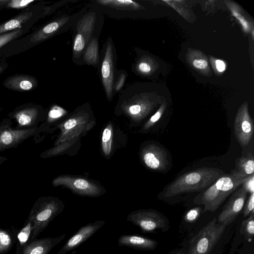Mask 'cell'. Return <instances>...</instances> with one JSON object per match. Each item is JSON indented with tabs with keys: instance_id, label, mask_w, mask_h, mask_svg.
<instances>
[{
	"instance_id": "obj_1",
	"label": "cell",
	"mask_w": 254,
	"mask_h": 254,
	"mask_svg": "<svg viewBox=\"0 0 254 254\" xmlns=\"http://www.w3.org/2000/svg\"><path fill=\"white\" fill-rule=\"evenodd\" d=\"M225 174L221 170L202 167L187 172L172 181L165 188L162 196L171 197L179 194L201 191L209 187Z\"/></svg>"
},
{
	"instance_id": "obj_2",
	"label": "cell",
	"mask_w": 254,
	"mask_h": 254,
	"mask_svg": "<svg viewBox=\"0 0 254 254\" xmlns=\"http://www.w3.org/2000/svg\"><path fill=\"white\" fill-rule=\"evenodd\" d=\"M250 177H241L230 173L225 174L205 190L196 195L194 202L195 204L204 205L203 212H214Z\"/></svg>"
},
{
	"instance_id": "obj_3",
	"label": "cell",
	"mask_w": 254,
	"mask_h": 254,
	"mask_svg": "<svg viewBox=\"0 0 254 254\" xmlns=\"http://www.w3.org/2000/svg\"><path fill=\"white\" fill-rule=\"evenodd\" d=\"M64 205L58 198H39L32 207L28 216L33 222V230L29 242L33 241L44 231L51 222L61 213Z\"/></svg>"
},
{
	"instance_id": "obj_4",
	"label": "cell",
	"mask_w": 254,
	"mask_h": 254,
	"mask_svg": "<svg viewBox=\"0 0 254 254\" xmlns=\"http://www.w3.org/2000/svg\"><path fill=\"white\" fill-rule=\"evenodd\" d=\"M98 12L92 9L85 13L79 18L76 24V31L73 41L72 60L76 64L80 63L81 57L94 33L97 32Z\"/></svg>"
},
{
	"instance_id": "obj_5",
	"label": "cell",
	"mask_w": 254,
	"mask_h": 254,
	"mask_svg": "<svg viewBox=\"0 0 254 254\" xmlns=\"http://www.w3.org/2000/svg\"><path fill=\"white\" fill-rule=\"evenodd\" d=\"M118 106L131 117L140 120L149 113L153 103L146 95L137 91L135 85L132 84L120 94Z\"/></svg>"
},
{
	"instance_id": "obj_6",
	"label": "cell",
	"mask_w": 254,
	"mask_h": 254,
	"mask_svg": "<svg viewBox=\"0 0 254 254\" xmlns=\"http://www.w3.org/2000/svg\"><path fill=\"white\" fill-rule=\"evenodd\" d=\"M226 226L214 218L190 240L188 254H209L222 237Z\"/></svg>"
},
{
	"instance_id": "obj_7",
	"label": "cell",
	"mask_w": 254,
	"mask_h": 254,
	"mask_svg": "<svg viewBox=\"0 0 254 254\" xmlns=\"http://www.w3.org/2000/svg\"><path fill=\"white\" fill-rule=\"evenodd\" d=\"M127 221L138 227L143 233H155L168 226V219L158 211L153 209L134 211L127 216Z\"/></svg>"
},
{
	"instance_id": "obj_8",
	"label": "cell",
	"mask_w": 254,
	"mask_h": 254,
	"mask_svg": "<svg viewBox=\"0 0 254 254\" xmlns=\"http://www.w3.org/2000/svg\"><path fill=\"white\" fill-rule=\"evenodd\" d=\"M101 63V79L108 100L110 101L113 97L115 81V65L116 59V51L113 41L108 37L103 47Z\"/></svg>"
},
{
	"instance_id": "obj_9",
	"label": "cell",
	"mask_w": 254,
	"mask_h": 254,
	"mask_svg": "<svg viewBox=\"0 0 254 254\" xmlns=\"http://www.w3.org/2000/svg\"><path fill=\"white\" fill-rule=\"evenodd\" d=\"M9 120L0 123V151L15 147L25 140L34 135L37 127L14 129Z\"/></svg>"
},
{
	"instance_id": "obj_10",
	"label": "cell",
	"mask_w": 254,
	"mask_h": 254,
	"mask_svg": "<svg viewBox=\"0 0 254 254\" xmlns=\"http://www.w3.org/2000/svg\"><path fill=\"white\" fill-rule=\"evenodd\" d=\"M248 193L241 185L232 193L218 217L219 223L227 226L236 219L243 208Z\"/></svg>"
},
{
	"instance_id": "obj_11",
	"label": "cell",
	"mask_w": 254,
	"mask_h": 254,
	"mask_svg": "<svg viewBox=\"0 0 254 254\" xmlns=\"http://www.w3.org/2000/svg\"><path fill=\"white\" fill-rule=\"evenodd\" d=\"M53 184L54 186H65L80 195L98 196L101 193V189L97 185L81 178L59 176L53 180Z\"/></svg>"
},
{
	"instance_id": "obj_12",
	"label": "cell",
	"mask_w": 254,
	"mask_h": 254,
	"mask_svg": "<svg viewBox=\"0 0 254 254\" xmlns=\"http://www.w3.org/2000/svg\"><path fill=\"white\" fill-rule=\"evenodd\" d=\"M234 129L236 137L242 146H246L250 142L254 134V126L247 104L243 105L238 111L234 120Z\"/></svg>"
},
{
	"instance_id": "obj_13",
	"label": "cell",
	"mask_w": 254,
	"mask_h": 254,
	"mask_svg": "<svg viewBox=\"0 0 254 254\" xmlns=\"http://www.w3.org/2000/svg\"><path fill=\"white\" fill-rule=\"evenodd\" d=\"M141 158L148 168L155 171L166 170L170 164L167 152L155 144H149L143 149Z\"/></svg>"
},
{
	"instance_id": "obj_14",
	"label": "cell",
	"mask_w": 254,
	"mask_h": 254,
	"mask_svg": "<svg viewBox=\"0 0 254 254\" xmlns=\"http://www.w3.org/2000/svg\"><path fill=\"white\" fill-rule=\"evenodd\" d=\"M105 223L104 220H98L81 227L59 250L58 254H65L76 248L93 236Z\"/></svg>"
},
{
	"instance_id": "obj_15",
	"label": "cell",
	"mask_w": 254,
	"mask_h": 254,
	"mask_svg": "<svg viewBox=\"0 0 254 254\" xmlns=\"http://www.w3.org/2000/svg\"><path fill=\"white\" fill-rule=\"evenodd\" d=\"M65 236L66 234H63L56 238L36 239L28 242L23 247L20 254H48Z\"/></svg>"
},
{
	"instance_id": "obj_16",
	"label": "cell",
	"mask_w": 254,
	"mask_h": 254,
	"mask_svg": "<svg viewBox=\"0 0 254 254\" xmlns=\"http://www.w3.org/2000/svg\"><path fill=\"white\" fill-rule=\"evenodd\" d=\"M120 247H127L129 248L142 250L151 251L155 249L158 243L149 238L134 234H123L118 240Z\"/></svg>"
},
{
	"instance_id": "obj_17",
	"label": "cell",
	"mask_w": 254,
	"mask_h": 254,
	"mask_svg": "<svg viewBox=\"0 0 254 254\" xmlns=\"http://www.w3.org/2000/svg\"><path fill=\"white\" fill-rule=\"evenodd\" d=\"M71 19L70 16H64L51 21L32 34L30 43L35 44L46 40L69 24Z\"/></svg>"
},
{
	"instance_id": "obj_18",
	"label": "cell",
	"mask_w": 254,
	"mask_h": 254,
	"mask_svg": "<svg viewBox=\"0 0 254 254\" xmlns=\"http://www.w3.org/2000/svg\"><path fill=\"white\" fill-rule=\"evenodd\" d=\"M3 84L7 89L24 92L35 88L38 85V81L33 76L20 74L7 77Z\"/></svg>"
},
{
	"instance_id": "obj_19",
	"label": "cell",
	"mask_w": 254,
	"mask_h": 254,
	"mask_svg": "<svg viewBox=\"0 0 254 254\" xmlns=\"http://www.w3.org/2000/svg\"><path fill=\"white\" fill-rule=\"evenodd\" d=\"M254 159L253 154L249 152L236 160L235 168L230 174L234 176L246 177L254 174Z\"/></svg>"
},
{
	"instance_id": "obj_20",
	"label": "cell",
	"mask_w": 254,
	"mask_h": 254,
	"mask_svg": "<svg viewBox=\"0 0 254 254\" xmlns=\"http://www.w3.org/2000/svg\"><path fill=\"white\" fill-rule=\"evenodd\" d=\"M39 115V110L34 106L25 107L15 112L14 118L19 127L32 126L35 124Z\"/></svg>"
},
{
	"instance_id": "obj_21",
	"label": "cell",
	"mask_w": 254,
	"mask_h": 254,
	"mask_svg": "<svg viewBox=\"0 0 254 254\" xmlns=\"http://www.w3.org/2000/svg\"><path fill=\"white\" fill-rule=\"evenodd\" d=\"M98 5L118 11H131L138 10L141 6L136 1L131 0H96Z\"/></svg>"
},
{
	"instance_id": "obj_22",
	"label": "cell",
	"mask_w": 254,
	"mask_h": 254,
	"mask_svg": "<svg viewBox=\"0 0 254 254\" xmlns=\"http://www.w3.org/2000/svg\"><path fill=\"white\" fill-rule=\"evenodd\" d=\"M33 221L28 216L23 227L17 233L14 254H20L23 247L29 242L33 232Z\"/></svg>"
},
{
	"instance_id": "obj_23",
	"label": "cell",
	"mask_w": 254,
	"mask_h": 254,
	"mask_svg": "<svg viewBox=\"0 0 254 254\" xmlns=\"http://www.w3.org/2000/svg\"><path fill=\"white\" fill-rule=\"evenodd\" d=\"M83 62L88 65L95 66L99 64L98 39L94 37L85 48L82 55Z\"/></svg>"
},
{
	"instance_id": "obj_24",
	"label": "cell",
	"mask_w": 254,
	"mask_h": 254,
	"mask_svg": "<svg viewBox=\"0 0 254 254\" xmlns=\"http://www.w3.org/2000/svg\"><path fill=\"white\" fill-rule=\"evenodd\" d=\"M33 16L32 12L22 13L0 25V35L20 29Z\"/></svg>"
},
{
	"instance_id": "obj_25",
	"label": "cell",
	"mask_w": 254,
	"mask_h": 254,
	"mask_svg": "<svg viewBox=\"0 0 254 254\" xmlns=\"http://www.w3.org/2000/svg\"><path fill=\"white\" fill-rule=\"evenodd\" d=\"M18 231L0 228V254L7 253L16 243Z\"/></svg>"
},
{
	"instance_id": "obj_26",
	"label": "cell",
	"mask_w": 254,
	"mask_h": 254,
	"mask_svg": "<svg viewBox=\"0 0 254 254\" xmlns=\"http://www.w3.org/2000/svg\"><path fill=\"white\" fill-rule=\"evenodd\" d=\"M240 232L246 239L251 241L254 235V211L251 213L248 219L242 222Z\"/></svg>"
},
{
	"instance_id": "obj_27",
	"label": "cell",
	"mask_w": 254,
	"mask_h": 254,
	"mask_svg": "<svg viewBox=\"0 0 254 254\" xmlns=\"http://www.w3.org/2000/svg\"><path fill=\"white\" fill-rule=\"evenodd\" d=\"M133 72L141 75H147L152 70V65L146 57L139 58L132 67Z\"/></svg>"
},
{
	"instance_id": "obj_28",
	"label": "cell",
	"mask_w": 254,
	"mask_h": 254,
	"mask_svg": "<svg viewBox=\"0 0 254 254\" xmlns=\"http://www.w3.org/2000/svg\"><path fill=\"white\" fill-rule=\"evenodd\" d=\"M112 135V127L111 126H108L104 129L102 136V147L106 154H109L110 153Z\"/></svg>"
},
{
	"instance_id": "obj_29",
	"label": "cell",
	"mask_w": 254,
	"mask_h": 254,
	"mask_svg": "<svg viewBox=\"0 0 254 254\" xmlns=\"http://www.w3.org/2000/svg\"><path fill=\"white\" fill-rule=\"evenodd\" d=\"M22 32V30L18 29L0 35V48L20 36Z\"/></svg>"
},
{
	"instance_id": "obj_30",
	"label": "cell",
	"mask_w": 254,
	"mask_h": 254,
	"mask_svg": "<svg viewBox=\"0 0 254 254\" xmlns=\"http://www.w3.org/2000/svg\"><path fill=\"white\" fill-rule=\"evenodd\" d=\"M127 75V74L126 71L119 70L118 72V76L114 83V92L117 93L121 90L125 84Z\"/></svg>"
},
{
	"instance_id": "obj_31",
	"label": "cell",
	"mask_w": 254,
	"mask_h": 254,
	"mask_svg": "<svg viewBox=\"0 0 254 254\" xmlns=\"http://www.w3.org/2000/svg\"><path fill=\"white\" fill-rule=\"evenodd\" d=\"M166 108V105L162 104L156 112L145 124L144 127L148 129L152 127L161 118Z\"/></svg>"
},
{
	"instance_id": "obj_32",
	"label": "cell",
	"mask_w": 254,
	"mask_h": 254,
	"mask_svg": "<svg viewBox=\"0 0 254 254\" xmlns=\"http://www.w3.org/2000/svg\"><path fill=\"white\" fill-rule=\"evenodd\" d=\"M66 113L62 107L58 106H53L48 113V120L52 121L57 119L64 115Z\"/></svg>"
},
{
	"instance_id": "obj_33",
	"label": "cell",
	"mask_w": 254,
	"mask_h": 254,
	"mask_svg": "<svg viewBox=\"0 0 254 254\" xmlns=\"http://www.w3.org/2000/svg\"><path fill=\"white\" fill-rule=\"evenodd\" d=\"M201 208L196 207L188 211L184 216V220L189 223L194 222L199 217Z\"/></svg>"
},
{
	"instance_id": "obj_34",
	"label": "cell",
	"mask_w": 254,
	"mask_h": 254,
	"mask_svg": "<svg viewBox=\"0 0 254 254\" xmlns=\"http://www.w3.org/2000/svg\"><path fill=\"white\" fill-rule=\"evenodd\" d=\"M254 193H250L243 207V215L247 217L254 211Z\"/></svg>"
},
{
	"instance_id": "obj_35",
	"label": "cell",
	"mask_w": 254,
	"mask_h": 254,
	"mask_svg": "<svg viewBox=\"0 0 254 254\" xmlns=\"http://www.w3.org/2000/svg\"><path fill=\"white\" fill-rule=\"evenodd\" d=\"M34 1V0H10L6 4V7L12 8H22Z\"/></svg>"
},
{
	"instance_id": "obj_36",
	"label": "cell",
	"mask_w": 254,
	"mask_h": 254,
	"mask_svg": "<svg viewBox=\"0 0 254 254\" xmlns=\"http://www.w3.org/2000/svg\"><path fill=\"white\" fill-rule=\"evenodd\" d=\"M244 189L249 193H254V175L252 174L251 177L245 181L242 185Z\"/></svg>"
},
{
	"instance_id": "obj_37",
	"label": "cell",
	"mask_w": 254,
	"mask_h": 254,
	"mask_svg": "<svg viewBox=\"0 0 254 254\" xmlns=\"http://www.w3.org/2000/svg\"><path fill=\"white\" fill-rule=\"evenodd\" d=\"M192 65L195 68L201 70L208 67V63L203 59H197L193 61Z\"/></svg>"
},
{
	"instance_id": "obj_38",
	"label": "cell",
	"mask_w": 254,
	"mask_h": 254,
	"mask_svg": "<svg viewBox=\"0 0 254 254\" xmlns=\"http://www.w3.org/2000/svg\"><path fill=\"white\" fill-rule=\"evenodd\" d=\"M78 123V121L76 118H71L68 120L64 124V127L66 130H69L75 127Z\"/></svg>"
},
{
	"instance_id": "obj_39",
	"label": "cell",
	"mask_w": 254,
	"mask_h": 254,
	"mask_svg": "<svg viewBox=\"0 0 254 254\" xmlns=\"http://www.w3.org/2000/svg\"><path fill=\"white\" fill-rule=\"evenodd\" d=\"M215 66L217 70L219 72H222L225 69V64L223 61L217 60L215 61Z\"/></svg>"
},
{
	"instance_id": "obj_40",
	"label": "cell",
	"mask_w": 254,
	"mask_h": 254,
	"mask_svg": "<svg viewBox=\"0 0 254 254\" xmlns=\"http://www.w3.org/2000/svg\"><path fill=\"white\" fill-rule=\"evenodd\" d=\"M10 0H0V6L7 4Z\"/></svg>"
},
{
	"instance_id": "obj_41",
	"label": "cell",
	"mask_w": 254,
	"mask_h": 254,
	"mask_svg": "<svg viewBox=\"0 0 254 254\" xmlns=\"http://www.w3.org/2000/svg\"><path fill=\"white\" fill-rule=\"evenodd\" d=\"M7 159L6 158L3 157V156H0V165L3 163L5 160Z\"/></svg>"
},
{
	"instance_id": "obj_42",
	"label": "cell",
	"mask_w": 254,
	"mask_h": 254,
	"mask_svg": "<svg viewBox=\"0 0 254 254\" xmlns=\"http://www.w3.org/2000/svg\"><path fill=\"white\" fill-rule=\"evenodd\" d=\"M5 68V67L4 65H0V74L3 72Z\"/></svg>"
},
{
	"instance_id": "obj_43",
	"label": "cell",
	"mask_w": 254,
	"mask_h": 254,
	"mask_svg": "<svg viewBox=\"0 0 254 254\" xmlns=\"http://www.w3.org/2000/svg\"></svg>"
}]
</instances>
